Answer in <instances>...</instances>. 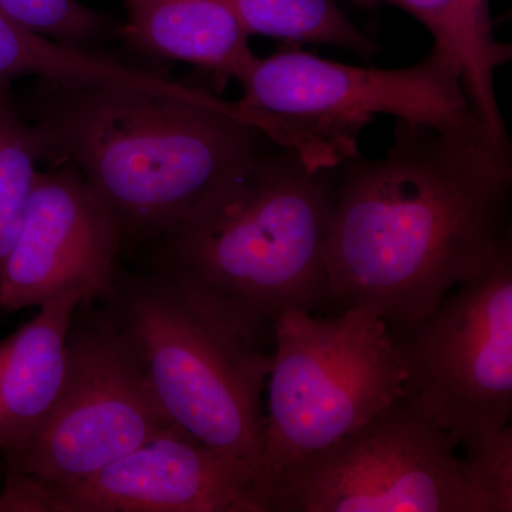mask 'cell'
Wrapping results in <instances>:
<instances>
[{"label":"cell","instance_id":"13","mask_svg":"<svg viewBox=\"0 0 512 512\" xmlns=\"http://www.w3.org/2000/svg\"><path fill=\"white\" fill-rule=\"evenodd\" d=\"M124 36L138 50L192 64L225 86L258 56L247 30L225 0H123Z\"/></svg>","mask_w":512,"mask_h":512},{"label":"cell","instance_id":"11","mask_svg":"<svg viewBox=\"0 0 512 512\" xmlns=\"http://www.w3.org/2000/svg\"><path fill=\"white\" fill-rule=\"evenodd\" d=\"M49 512H268L254 474L183 429L43 498Z\"/></svg>","mask_w":512,"mask_h":512},{"label":"cell","instance_id":"8","mask_svg":"<svg viewBox=\"0 0 512 512\" xmlns=\"http://www.w3.org/2000/svg\"><path fill=\"white\" fill-rule=\"evenodd\" d=\"M460 443L404 390L332 446L285 470L268 512H495Z\"/></svg>","mask_w":512,"mask_h":512},{"label":"cell","instance_id":"5","mask_svg":"<svg viewBox=\"0 0 512 512\" xmlns=\"http://www.w3.org/2000/svg\"><path fill=\"white\" fill-rule=\"evenodd\" d=\"M238 82L239 103L272 117L286 148L313 168H336L359 154L360 131L382 114L494 140L471 107L457 60L437 45L402 69L350 66L288 45L258 57Z\"/></svg>","mask_w":512,"mask_h":512},{"label":"cell","instance_id":"7","mask_svg":"<svg viewBox=\"0 0 512 512\" xmlns=\"http://www.w3.org/2000/svg\"><path fill=\"white\" fill-rule=\"evenodd\" d=\"M70 326L66 376L32 440L5 460L0 511H42L43 498L178 429L136 346L110 313Z\"/></svg>","mask_w":512,"mask_h":512},{"label":"cell","instance_id":"15","mask_svg":"<svg viewBox=\"0 0 512 512\" xmlns=\"http://www.w3.org/2000/svg\"><path fill=\"white\" fill-rule=\"evenodd\" d=\"M30 76L64 87H119L148 93L165 90L161 73L130 66L86 47L56 42L0 12V86Z\"/></svg>","mask_w":512,"mask_h":512},{"label":"cell","instance_id":"14","mask_svg":"<svg viewBox=\"0 0 512 512\" xmlns=\"http://www.w3.org/2000/svg\"><path fill=\"white\" fill-rule=\"evenodd\" d=\"M359 8L396 6L419 20L434 37V45L446 49L460 66L471 107L501 144L510 143L495 94V73L510 62L512 49L498 42L493 19L481 15L473 0H349Z\"/></svg>","mask_w":512,"mask_h":512},{"label":"cell","instance_id":"3","mask_svg":"<svg viewBox=\"0 0 512 512\" xmlns=\"http://www.w3.org/2000/svg\"><path fill=\"white\" fill-rule=\"evenodd\" d=\"M336 185L335 168H313L289 148L261 153L151 244V271L265 350L278 316L328 301Z\"/></svg>","mask_w":512,"mask_h":512},{"label":"cell","instance_id":"16","mask_svg":"<svg viewBox=\"0 0 512 512\" xmlns=\"http://www.w3.org/2000/svg\"><path fill=\"white\" fill-rule=\"evenodd\" d=\"M249 36H266L286 45L319 43L357 56H376L380 47L360 32L335 0H225Z\"/></svg>","mask_w":512,"mask_h":512},{"label":"cell","instance_id":"17","mask_svg":"<svg viewBox=\"0 0 512 512\" xmlns=\"http://www.w3.org/2000/svg\"><path fill=\"white\" fill-rule=\"evenodd\" d=\"M56 163L45 134L23 119L10 86H0V275L18 238L39 165Z\"/></svg>","mask_w":512,"mask_h":512},{"label":"cell","instance_id":"6","mask_svg":"<svg viewBox=\"0 0 512 512\" xmlns=\"http://www.w3.org/2000/svg\"><path fill=\"white\" fill-rule=\"evenodd\" d=\"M268 382L264 497L293 464L345 439L403 394L406 369L392 330L372 309L328 319L289 309L274 323Z\"/></svg>","mask_w":512,"mask_h":512},{"label":"cell","instance_id":"10","mask_svg":"<svg viewBox=\"0 0 512 512\" xmlns=\"http://www.w3.org/2000/svg\"><path fill=\"white\" fill-rule=\"evenodd\" d=\"M123 247L116 221L73 164L40 170L0 275V309L16 312L69 292L82 295V308L109 302Z\"/></svg>","mask_w":512,"mask_h":512},{"label":"cell","instance_id":"1","mask_svg":"<svg viewBox=\"0 0 512 512\" xmlns=\"http://www.w3.org/2000/svg\"><path fill=\"white\" fill-rule=\"evenodd\" d=\"M342 165L325 254L342 311L400 335L512 249L511 146L399 120L386 156Z\"/></svg>","mask_w":512,"mask_h":512},{"label":"cell","instance_id":"9","mask_svg":"<svg viewBox=\"0 0 512 512\" xmlns=\"http://www.w3.org/2000/svg\"><path fill=\"white\" fill-rule=\"evenodd\" d=\"M393 336L407 392L460 446H484L510 427L512 249Z\"/></svg>","mask_w":512,"mask_h":512},{"label":"cell","instance_id":"12","mask_svg":"<svg viewBox=\"0 0 512 512\" xmlns=\"http://www.w3.org/2000/svg\"><path fill=\"white\" fill-rule=\"evenodd\" d=\"M82 295L64 293L40 305L29 322L0 342V456L32 440L62 392L67 336Z\"/></svg>","mask_w":512,"mask_h":512},{"label":"cell","instance_id":"18","mask_svg":"<svg viewBox=\"0 0 512 512\" xmlns=\"http://www.w3.org/2000/svg\"><path fill=\"white\" fill-rule=\"evenodd\" d=\"M0 12L23 28L76 47H86L107 29V20L79 0H0Z\"/></svg>","mask_w":512,"mask_h":512},{"label":"cell","instance_id":"2","mask_svg":"<svg viewBox=\"0 0 512 512\" xmlns=\"http://www.w3.org/2000/svg\"><path fill=\"white\" fill-rule=\"evenodd\" d=\"M36 127L70 163L123 237L156 242L239 168L278 141L274 119L239 101L43 82Z\"/></svg>","mask_w":512,"mask_h":512},{"label":"cell","instance_id":"4","mask_svg":"<svg viewBox=\"0 0 512 512\" xmlns=\"http://www.w3.org/2000/svg\"><path fill=\"white\" fill-rule=\"evenodd\" d=\"M104 305L136 346L174 423L248 468L262 491L261 394L272 353L239 338L156 271H120Z\"/></svg>","mask_w":512,"mask_h":512}]
</instances>
